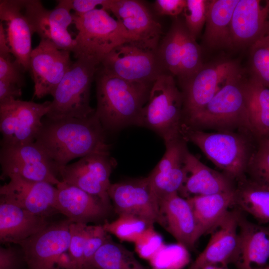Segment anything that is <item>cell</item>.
<instances>
[{
    "mask_svg": "<svg viewBox=\"0 0 269 269\" xmlns=\"http://www.w3.org/2000/svg\"><path fill=\"white\" fill-rule=\"evenodd\" d=\"M247 175L269 185V148L261 141L252 157Z\"/></svg>",
    "mask_w": 269,
    "mask_h": 269,
    "instance_id": "40",
    "label": "cell"
},
{
    "mask_svg": "<svg viewBox=\"0 0 269 269\" xmlns=\"http://www.w3.org/2000/svg\"><path fill=\"white\" fill-rule=\"evenodd\" d=\"M186 0H156L154 8L157 14L177 16L183 11Z\"/></svg>",
    "mask_w": 269,
    "mask_h": 269,
    "instance_id": "44",
    "label": "cell"
},
{
    "mask_svg": "<svg viewBox=\"0 0 269 269\" xmlns=\"http://www.w3.org/2000/svg\"><path fill=\"white\" fill-rule=\"evenodd\" d=\"M183 11L184 22L193 37L196 39L205 24L209 1L186 0Z\"/></svg>",
    "mask_w": 269,
    "mask_h": 269,
    "instance_id": "38",
    "label": "cell"
},
{
    "mask_svg": "<svg viewBox=\"0 0 269 269\" xmlns=\"http://www.w3.org/2000/svg\"><path fill=\"white\" fill-rule=\"evenodd\" d=\"M239 0L209 1L205 28L203 36L209 48L218 49L232 47L231 22L234 9Z\"/></svg>",
    "mask_w": 269,
    "mask_h": 269,
    "instance_id": "29",
    "label": "cell"
},
{
    "mask_svg": "<svg viewBox=\"0 0 269 269\" xmlns=\"http://www.w3.org/2000/svg\"><path fill=\"white\" fill-rule=\"evenodd\" d=\"M159 225L169 232L178 244L193 249L200 239L198 226L187 199L174 193L158 199Z\"/></svg>",
    "mask_w": 269,
    "mask_h": 269,
    "instance_id": "21",
    "label": "cell"
},
{
    "mask_svg": "<svg viewBox=\"0 0 269 269\" xmlns=\"http://www.w3.org/2000/svg\"><path fill=\"white\" fill-rule=\"evenodd\" d=\"M239 253L235 265L238 269H257L269 261V226L239 217Z\"/></svg>",
    "mask_w": 269,
    "mask_h": 269,
    "instance_id": "26",
    "label": "cell"
},
{
    "mask_svg": "<svg viewBox=\"0 0 269 269\" xmlns=\"http://www.w3.org/2000/svg\"><path fill=\"white\" fill-rule=\"evenodd\" d=\"M185 180L178 194L188 198L235 190L236 182L224 173L216 171L204 164L188 149L184 160Z\"/></svg>",
    "mask_w": 269,
    "mask_h": 269,
    "instance_id": "24",
    "label": "cell"
},
{
    "mask_svg": "<svg viewBox=\"0 0 269 269\" xmlns=\"http://www.w3.org/2000/svg\"><path fill=\"white\" fill-rule=\"evenodd\" d=\"M269 34V0H239L233 14L232 47L251 46Z\"/></svg>",
    "mask_w": 269,
    "mask_h": 269,
    "instance_id": "20",
    "label": "cell"
},
{
    "mask_svg": "<svg viewBox=\"0 0 269 269\" xmlns=\"http://www.w3.org/2000/svg\"><path fill=\"white\" fill-rule=\"evenodd\" d=\"M257 269H269V265H268L267 266H265L263 267H262Z\"/></svg>",
    "mask_w": 269,
    "mask_h": 269,
    "instance_id": "50",
    "label": "cell"
},
{
    "mask_svg": "<svg viewBox=\"0 0 269 269\" xmlns=\"http://www.w3.org/2000/svg\"><path fill=\"white\" fill-rule=\"evenodd\" d=\"M261 141L269 148V138L261 140Z\"/></svg>",
    "mask_w": 269,
    "mask_h": 269,
    "instance_id": "49",
    "label": "cell"
},
{
    "mask_svg": "<svg viewBox=\"0 0 269 269\" xmlns=\"http://www.w3.org/2000/svg\"><path fill=\"white\" fill-rule=\"evenodd\" d=\"M22 88L16 84L0 80V104L18 100Z\"/></svg>",
    "mask_w": 269,
    "mask_h": 269,
    "instance_id": "47",
    "label": "cell"
},
{
    "mask_svg": "<svg viewBox=\"0 0 269 269\" xmlns=\"http://www.w3.org/2000/svg\"><path fill=\"white\" fill-rule=\"evenodd\" d=\"M0 163L1 178L13 174L29 180L53 185L61 182L57 166L35 141L1 146Z\"/></svg>",
    "mask_w": 269,
    "mask_h": 269,
    "instance_id": "9",
    "label": "cell"
},
{
    "mask_svg": "<svg viewBox=\"0 0 269 269\" xmlns=\"http://www.w3.org/2000/svg\"><path fill=\"white\" fill-rule=\"evenodd\" d=\"M183 95L174 77L160 75L153 82L144 106L139 127L146 128L158 134L165 144L183 138Z\"/></svg>",
    "mask_w": 269,
    "mask_h": 269,
    "instance_id": "5",
    "label": "cell"
},
{
    "mask_svg": "<svg viewBox=\"0 0 269 269\" xmlns=\"http://www.w3.org/2000/svg\"><path fill=\"white\" fill-rule=\"evenodd\" d=\"M108 0H67L71 10L76 15H83L96 8L98 6L103 7Z\"/></svg>",
    "mask_w": 269,
    "mask_h": 269,
    "instance_id": "45",
    "label": "cell"
},
{
    "mask_svg": "<svg viewBox=\"0 0 269 269\" xmlns=\"http://www.w3.org/2000/svg\"><path fill=\"white\" fill-rule=\"evenodd\" d=\"M192 209L200 238L211 233L234 206L235 190L187 199Z\"/></svg>",
    "mask_w": 269,
    "mask_h": 269,
    "instance_id": "28",
    "label": "cell"
},
{
    "mask_svg": "<svg viewBox=\"0 0 269 269\" xmlns=\"http://www.w3.org/2000/svg\"><path fill=\"white\" fill-rule=\"evenodd\" d=\"M250 64L252 77L269 88V34L250 46Z\"/></svg>",
    "mask_w": 269,
    "mask_h": 269,
    "instance_id": "36",
    "label": "cell"
},
{
    "mask_svg": "<svg viewBox=\"0 0 269 269\" xmlns=\"http://www.w3.org/2000/svg\"><path fill=\"white\" fill-rule=\"evenodd\" d=\"M203 65L202 52L196 39L192 36L183 22L181 29L180 83L190 78Z\"/></svg>",
    "mask_w": 269,
    "mask_h": 269,
    "instance_id": "34",
    "label": "cell"
},
{
    "mask_svg": "<svg viewBox=\"0 0 269 269\" xmlns=\"http://www.w3.org/2000/svg\"><path fill=\"white\" fill-rule=\"evenodd\" d=\"M249 122L254 136L269 138V88L253 77L245 81Z\"/></svg>",
    "mask_w": 269,
    "mask_h": 269,
    "instance_id": "31",
    "label": "cell"
},
{
    "mask_svg": "<svg viewBox=\"0 0 269 269\" xmlns=\"http://www.w3.org/2000/svg\"><path fill=\"white\" fill-rule=\"evenodd\" d=\"M117 165L110 154L94 153L81 157L59 170L61 181L76 186L111 206L108 191L110 177Z\"/></svg>",
    "mask_w": 269,
    "mask_h": 269,
    "instance_id": "12",
    "label": "cell"
},
{
    "mask_svg": "<svg viewBox=\"0 0 269 269\" xmlns=\"http://www.w3.org/2000/svg\"><path fill=\"white\" fill-rule=\"evenodd\" d=\"M11 54L4 28L1 25L0 26V80L16 84L22 88L24 83L22 74L24 71L15 60H12Z\"/></svg>",
    "mask_w": 269,
    "mask_h": 269,
    "instance_id": "37",
    "label": "cell"
},
{
    "mask_svg": "<svg viewBox=\"0 0 269 269\" xmlns=\"http://www.w3.org/2000/svg\"><path fill=\"white\" fill-rule=\"evenodd\" d=\"M46 218L0 201V242L19 244L49 224Z\"/></svg>",
    "mask_w": 269,
    "mask_h": 269,
    "instance_id": "27",
    "label": "cell"
},
{
    "mask_svg": "<svg viewBox=\"0 0 269 269\" xmlns=\"http://www.w3.org/2000/svg\"><path fill=\"white\" fill-rule=\"evenodd\" d=\"M51 10L45 8L38 0H23V10L33 34L36 33L41 39L48 40L60 49L72 52L75 45L68 31L73 23V14L67 0H58Z\"/></svg>",
    "mask_w": 269,
    "mask_h": 269,
    "instance_id": "14",
    "label": "cell"
},
{
    "mask_svg": "<svg viewBox=\"0 0 269 269\" xmlns=\"http://www.w3.org/2000/svg\"><path fill=\"white\" fill-rule=\"evenodd\" d=\"M96 113L105 131L139 127L142 109L153 83L127 81L105 71L100 65L95 74Z\"/></svg>",
    "mask_w": 269,
    "mask_h": 269,
    "instance_id": "2",
    "label": "cell"
},
{
    "mask_svg": "<svg viewBox=\"0 0 269 269\" xmlns=\"http://www.w3.org/2000/svg\"><path fill=\"white\" fill-rule=\"evenodd\" d=\"M89 226L86 223L72 222L70 226V240L68 253L73 269H82L85 246Z\"/></svg>",
    "mask_w": 269,
    "mask_h": 269,
    "instance_id": "39",
    "label": "cell"
},
{
    "mask_svg": "<svg viewBox=\"0 0 269 269\" xmlns=\"http://www.w3.org/2000/svg\"><path fill=\"white\" fill-rule=\"evenodd\" d=\"M182 135L236 183L247 172L253 149L252 134L241 132H209L182 126Z\"/></svg>",
    "mask_w": 269,
    "mask_h": 269,
    "instance_id": "4",
    "label": "cell"
},
{
    "mask_svg": "<svg viewBox=\"0 0 269 269\" xmlns=\"http://www.w3.org/2000/svg\"><path fill=\"white\" fill-rule=\"evenodd\" d=\"M100 65L113 75L135 82L153 83L166 73L157 51L133 41L117 46L103 57Z\"/></svg>",
    "mask_w": 269,
    "mask_h": 269,
    "instance_id": "8",
    "label": "cell"
},
{
    "mask_svg": "<svg viewBox=\"0 0 269 269\" xmlns=\"http://www.w3.org/2000/svg\"><path fill=\"white\" fill-rule=\"evenodd\" d=\"M103 8L113 13L133 42L157 51L162 34L161 25L144 2L137 0H108Z\"/></svg>",
    "mask_w": 269,
    "mask_h": 269,
    "instance_id": "17",
    "label": "cell"
},
{
    "mask_svg": "<svg viewBox=\"0 0 269 269\" xmlns=\"http://www.w3.org/2000/svg\"><path fill=\"white\" fill-rule=\"evenodd\" d=\"M69 219L48 224L19 244L28 269H56L61 255L70 244Z\"/></svg>",
    "mask_w": 269,
    "mask_h": 269,
    "instance_id": "13",
    "label": "cell"
},
{
    "mask_svg": "<svg viewBox=\"0 0 269 269\" xmlns=\"http://www.w3.org/2000/svg\"><path fill=\"white\" fill-rule=\"evenodd\" d=\"M100 64L79 57L73 62L52 94L50 110L45 117L52 119L85 118L96 109L90 105L91 87Z\"/></svg>",
    "mask_w": 269,
    "mask_h": 269,
    "instance_id": "7",
    "label": "cell"
},
{
    "mask_svg": "<svg viewBox=\"0 0 269 269\" xmlns=\"http://www.w3.org/2000/svg\"><path fill=\"white\" fill-rule=\"evenodd\" d=\"M134 243L138 255L147 260L151 259L164 244L161 236L153 227L145 231Z\"/></svg>",
    "mask_w": 269,
    "mask_h": 269,
    "instance_id": "42",
    "label": "cell"
},
{
    "mask_svg": "<svg viewBox=\"0 0 269 269\" xmlns=\"http://www.w3.org/2000/svg\"><path fill=\"white\" fill-rule=\"evenodd\" d=\"M56 188L55 209L72 222L87 224L106 215L109 207L98 198L62 181Z\"/></svg>",
    "mask_w": 269,
    "mask_h": 269,
    "instance_id": "25",
    "label": "cell"
},
{
    "mask_svg": "<svg viewBox=\"0 0 269 269\" xmlns=\"http://www.w3.org/2000/svg\"><path fill=\"white\" fill-rule=\"evenodd\" d=\"M234 206L258 223H269V185L246 174L236 183Z\"/></svg>",
    "mask_w": 269,
    "mask_h": 269,
    "instance_id": "30",
    "label": "cell"
},
{
    "mask_svg": "<svg viewBox=\"0 0 269 269\" xmlns=\"http://www.w3.org/2000/svg\"><path fill=\"white\" fill-rule=\"evenodd\" d=\"M86 269H146L134 253L109 238L97 251Z\"/></svg>",
    "mask_w": 269,
    "mask_h": 269,
    "instance_id": "32",
    "label": "cell"
},
{
    "mask_svg": "<svg viewBox=\"0 0 269 269\" xmlns=\"http://www.w3.org/2000/svg\"><path fill=\"white\" fill-rule=\"evenodd\" d=\"M245 81L241 70L230 76L204 108L183 126L203 131L241 132L254 135L247 110Z\"/></svg>",
    "mask_w": 269,
    "mask_h": 269,
    "instance_id": "3",
    "label": "cell"
},
{
    "mask_svg": "<svg viewBox=\"0 0 269 269\" xmlns=\"http://www.w3.org/2000/svg\"><path fill=\"white\" fill-rule=\"evenodd\" d=\"M107 234L103 225L89 226L84 252L82 269H86L95 253L110 238Z\"/></svg>",
    "mask_w": 269,
    "mask_h": 269,
    "instance_id": "43",
    "label": "cell"
},
{
    "mask_svg": "<svg viewBox=\"0 0 269 269\" xmlns=\"http://www.w3.org/2000/svg\"><path fill=\"white\" fill-rule=\"evenodd\" d=\"M183 20L176 18L158 45L157 53L166 73L180 76L181 29Z\"/></svg>",
    "mask_w": 269,
    "mask_h": 269,
    "instance_id": "33",
    "label": "cell"
},
{
    "mask_svg": "<svg viewBox=\"0 0 269 269\" xmlns=\"http://www.w3.org/2000/svg\"><path fill=\"white\" fill-rule=\"evenodd\" d=\"M239 71L234 61H219L203 64L193 75L181 83L183 124L202 110L225 81Z\"/></svg>",
    "mask_w": 269,
    "mask_h": 269,
    "instance_id": "11",
    "label": "cell"
},
{
    "mask_svg": "<svg viewBox=\"0 0 269 269\" xmlns=\"http://www.w3.org/2000/svg\"><path fill=\"white\" fill-rule=\"evenodd\" d=\"M8 178L9 182L0 187V201L45 217L57 212L55 207L57 188L54 185L29 180L17 174Z\"/></svg>",
    "mask_w": 269,
    "mask_h": 269,
    "instance_id": "18",
    "label": "cell"
},
{
    "mask_svg": "<svg viewBox=\"0 0 269 269\" xmlns=\"http://www.w3.org/2000/svg\"><path fill=\"white\" fill-rule=\"evenodd\" d=\"M0 19L5 23L8 45L24 72L29 70L32 49L31 26L23 10V0H0Z\"/></svg>",
    "mask_w": 269,
    "mask_h": 269,
    "instance_id": "22",
    "label": "cell"
},
{
    "mask_svg": "<svg viewBox=\"0 0 269 269\" xmlns=\"http://www.w3.org/2000/svg\"><path fill=\"white\" fill-rule=\"evenodd\" d=\"M42 122L35 142L59 171L76 158L94 153L110 154L111 145L96 111L85 118L52 119L45 116Z\"/></svg>",
    "mask_w": 269,
    "mask_h": 269,
    "instance_id": "1",
    "label": "cell"
},
{
    "mask_svg": "<svg viewBox=\"0 0 269 269\" xmlns=\"http://www.w3.org/2000/svg\"><path fill=\"white\" fill-rule=\"evenodd\" d=\"M51 103L18 99L0 104L1 146L35 142Z\"/></svg>",
    "mask_w": 269,
    "mask_h": 269,
    "instance_id": "10",
    "label": "cell"
},
{
    "mask_svg": "<svg viewBox=\"0 0 269 269\" xmlns=\"http://www.w3.org/2000/svg\"><path fill=\"white\" fill-rule=\"evenodd\" d=\"M187 250L181 245L164 244L155 255L149 261L152 269H177L181 265L177 263L180 255ZM183 255V254H182Z\"/></svg>",
    "mask_w": 269,
    "mask_h": 269,
    "instance_id": "41",
    "label": "cell"
},
{
    "mask_svg": "<svg viewBox=\"0 0 269 269\" xmlns=\"http://www.w3.org/2000/svg\"><path fill=\"white\" fill-rule=\"evenodd\" d=\"M70 52L44 39L32 49L29 70L34 82L33 97L41 99L52 95L73 62Z\"/></svg>",
    "mask_w": 269,
    "mask_h": 269,
    "instance_id": "15",
    "label": "cell"
},
{
    "mask_svg": "<svg viewBox=\"0 0 269 269\" xmlns=\"http://www.w3.org/2000/svg\"><path fill=\"white\" fill-rule=\"evenodd\" d=\"M72 14L78 30L72 51L76 59L85 57L100 64L103 57L117 46L133 41L121 23L102 7L83 15Z\"/></svg>",
    "mask_w": 269,
    "mask_h": 269,
    "instance_id": "6",
    "label": "cell"
},
{
    "mask_svg": "<svg viewBox=\"0 0 269 269\" xmlns=\"http://www.w3.org/2000/svg\"><path fill=\"white\" fill-rule=\"evenodd\" d=\"M240 211L237 208L228 212L211 232L207 245L189 268L206 264L226 267L236 264L239 253L238 221Z\"/></svg>",
    "mask_w": 269,
    "mask_h": 269,
    "instance_id": "19",
    "label": "cell"
},
{
    "mask_svg": "<svg viewBox=\"0 0 269 269\" xmlns=\"http://www.w3.org/2000/svg\"><path fill=\"white\" fill-rule=\"evenodd\" d=\"M188 269H229L228 267L216 265V264H206L195 268H189Z\"/></svg>",
    "mask_w": 269,
    "mask_h": 269,
    "instance_id": "48",
    "label": "cell"
},
{
    "mask_svg": "<svg viewBox=\"0 0 269 269\" xmlns=\"http://www.w3.org/2000/svg\"><path fill=\"white\" fill-rule=\"evenodd\" d=\"M187 141L181 138L165 144L161 160L147 177L158 199L178 193L185 180L184 160Z\"/></svg>",
    "mask_w": 269,
    "mask_h": 269,
    "instance_id": "23",
    "label": "cell"
},
{
    "mask_svg": "<svg viewBox=\"0 0 269 269\" xmlns=\"http://www.w3.org/2000/svg\"><path fill=\"white\" fill-rule=\"evenodd\" d=\"M108 194L118 215H131L159 224V200L147 177L111 184Z\"/></svg>",
    "mask_w": 269,
    "mask_h": 269,
    "instance_id": "16",
    "label": "cell"
},
{
    "mask_svg": "<svg viewBox=\"0 0 269 269\" xmlns=\"http://www.w3.org/2000/svg\"><path fill=\"white\" fill-rule=\"evenodd\" d=\"M20 260L11 248H0V269H19Z\"/></svg>",
    "mask_w": 269,
    "mask_h": 269,
    "instance_id": "46",
    "label": "cell"
},
{
    "mask_svg": "<svg viewBox=\"0 0 269 269\" xmlns=\"http://www.w3.org/2000/svg\"><path fill=\"white\" fill-rule=\"evenodd\" d=\"M103 225L108 233L122 241L134 243L152 225L141 218L128 214H121L111 222L105 221Z\"/></svg>",
    "mask_w": 269,
    "mask_h": 269,
    "instance_id": "35",
    "label": "cell"
}]
</instances>
